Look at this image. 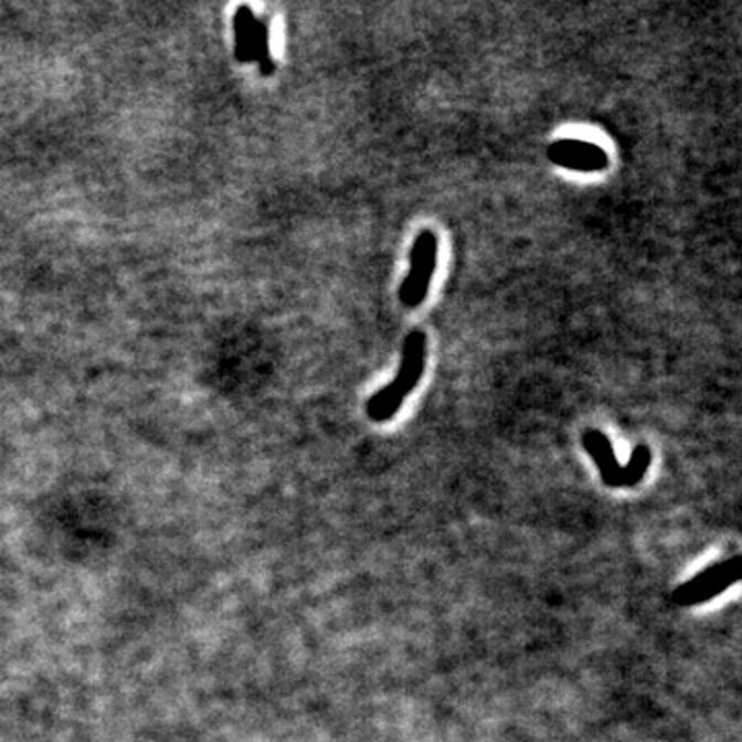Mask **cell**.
<instances>
[{
    "instance_id": "6da1fadb",
    "label": "cell",
    "mask_w": 742,
    "mask_h": 742,
    "mask_svg": "<svg viewBox=\"0 0 742 742\" xmlns=\"http://www.w3.org/2000/svg\"><path fill=\"white\" fill-rule=\"evenodd\" d=\"M425 347L427 339L425 332L413 330L402 347V363L399 375L392 380V384L375 392L368 401V417L375 423H384L388 418L399 413L409 392L417 388L418 380L425 370Z\"/></svg>"
},
{
    "instance_id": "7a4b0ae2",
    "label": "cell",
    "mask_w": 742,
    "mask_h": 742,
    "mask_svg": "<svg viewBox=\"0 0 742 742\" xmlns=\"http://www.w3.org/2000/svg\"><path fill=\"white\" fill-rule=\"evenodd\" d=\"M584 448L594 458V463L598 464L604 483L611 485V487L635 485L637 480L646 475L649 460H651L648 446L642 444V446L635 448L632 463L627 464V466H618L615 452L611 448V442L606 439L604 433L596 432V430H590L584 435Z\"/></svg>"
},
{
    "instance_id": "3957f363",
    "label": "cell",
    "mask_w": 742,
    "mask_h": 742,
    "mask_svg": "<svg viewBox=\"0 0 742 742\" xmlns=\"http://www.w3.org/2000/svg\"><path fill=\"white\" fill-rule=\"evenodd\" d=\"M437 235L425 230L417 235L415 244L411 247V266H409V275L404 277L401 285L402 306L406 308H418L432 285L433 273H435V264H437Z\"/></svg>"
},
{
    "instance_id": "277c9868",
    "label": "cell",
    "mask_w": 742,
    "mask_h": 742,
    "mask_svg": "<svg viewBox=\"0 0 742 742\" xmlns=\"http://www.w3.org/2000/svg\"><path fill=\"white\" fill-rule=\"evenodd\" d=\"M235 28V56L242 62H258L264 75L273 73V61L268 52V31L263 21H258L254 13L242 7L233 21Z\"/></svg>"
},
{
    "instance_id": "5b68a950",
    "label": "cell",
    "mask_w": 742,
    "mask_h": 742,
    "mask_svg": "<svg viewBox=\"0 0 742 742\" xmlns=\"http://www.w3.org/2000/svg\"><path fill=\"white\" fill-rule=\"evenodd\" d=\"M736 580H739V556H732V559L722 561L710 570L699 573L696 580L682 584L675 592V601L682 606L706 603L713 596H718L722 590L732 586Z\"/></svg>"
},
{
    "instance_id": "8992f818",
    "label": "cell",
    "mask_w": 742,
    "mask_h": 742,
    "mask_svg": "<svg viewBox=\"0 0 742 742\" xmlns=\"http://www.w3.org/2000/svg\"><path fill=\"white\" fill-rule=\"evenodd\" d=\"M547 157L568 170L601 171L608 166V155L598 145L584 140H556L549 145Z\"/></svg>"
}]
</instances>
